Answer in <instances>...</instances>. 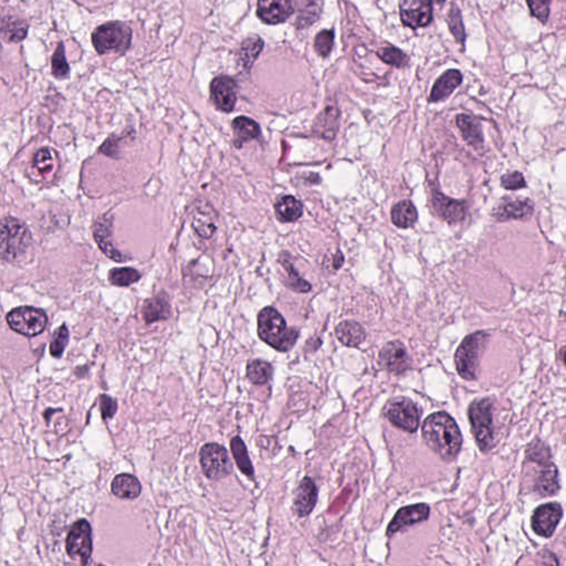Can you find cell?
Returning a JSON list of instances; mask_svg holds the SVG:
<instances>
[{
    "instance_id": "1",
    "label": "cell",
    "mask_w": 566,
    "mask_h": 566,
    "mask_svg": "<svg viewBox=\"0 0 566 566\" xmlns=\"http://www.w3.org/2000/svg\"><path fill=\"white\" fill-rule=\"evenodd\" d=\"M426 445L443 460L453 461L463 445V436L455 419L445 412L431 414L421 428Z\"/></svg>"
},
{
    "instance_id": "2",
    "label": "cell",
    "mask_w": 566,
    "mask_h": 566,
    "mask_svg": "<svg viewBox=\"0 0 566 566\" xmlns=\"http://www.w3.org/2000/svg\"><path fill=\"white\" fill-rule=\"evenodd\" d=\"M258 334L264 343L279 352H288L295 346L299 332L288 329L285 319L273 307H264L258 315Z\"/></svg>"
},
{
    "instance_id": "3",
    "label": "cell",
    "mask_w": 566,
    "mask_h": 566,
    "mask_svg": "<svg viewBox=\"0 0 566 566\" xmlns=\"http://www.w3.org/2000/svg\"><path fill=\"white\" fill-rule=\"evenodd\" d=\"M487 339L488 334L486 332L472 333L465 336L459 345L455 355V363L458 374L463 380H476Z\"/></svg>"
},
{
    "instance_id": "4",
    "label": "cell",
    "mask_w": 566,
    "mask_h": 566,
    "mask_svg": "<svg viewBox=\"0 0 566 566\" xmlns=\"http://www.w3.org/2000/svg\"><path fill=\"white\" fill-rule=\"evenodd\" d=\"M468 415L477 445L481 451L486 453L494 445V438L491 400L487 398L475 400L469 406Z\"/></svg>"
},
{
    "instance_id": "5",
    "label": "cell",
    "mask_w": 566,
    "mask_h": 566,
    "mask_svg": "<svg viewBox=\"0 0 566 566\" xmlns=\"http://www.w3.org/2000/svg\"><path fill=\"white\" fill-rule=\"evenodd\" d=\"M30 232L17 219L7 217L1 225V257L6 261H13L25 254L30 247Z\"/></svg>"
},
{
    "instance_id": "6",
    "label": "cell",
    "mask_w": 566,
    "mask_h": 566,
    "mask_svg": "<svg viewBox=\"0 0 566 566\" xmlns=\"http://www.w3.org/2000/svg\"><path fill=\"white\" fill-rule=\"evenodd\" d=\"M132 30L123 23H108L100 26L92 33V43L100 55L115 51L124 52L131 45Z\"/></svg>"
},
{
    "instance_id": "7",
    "label": "cell",
    "mask_w": 566,
    "mask_h": 566,
    "mask_svg": "<svg viewBox=\"0 0 566 566\" xmlns=\"http://www.w3.org/2000/svg\"><path fill=\"white\" fill-rule=\"evenodd\" d=\"M7 323L11 330L25 336L33 337L45 331L48 317L45 311L33 307H16L8 313Z\"/></svg>"
},
{
    "instance_id": "8",
    "label": "cell",
    "mask_w": 566,
    "mask_h": 566,
    "mask_svg": "<svg viewBox=\"0 0 566 566\" xmlns=\"http://www.w3.org/2000/svg\"><path fill=\"white\" fill-rule=\"evenodd\" d=\"M199 461L205 476L210 480H219L232 472V465L228 451L218 443L203 446L199 453Z\"/></svg>"
},
{
    "instance_id": "9",
    "label": "cell",
    "mask_w": 566,
    "mask_h": 566,
    "mask_svg": "<svg viewBox=\"0 0 566 566\" xmlns=\"http://www.w3.org/2000/svg\"><path fill=\"white\" fill-rule=\"evenodd\" d=\"M388 421L403 431L415 433L419 427V410L413 400L397 397L390 400L384 409Z\"/></svg>"
},
{
    "instance_id": "10",
    "label": "cell",
    "mask_w": 566,
    "mask_h": 566,
    "mask_svg": "<svg viewBox=\"0 0 566 566\" xmlns=\"http://www.w3.org/2000/svg\"><path fill=\"white\" fill-rule=\"evenodd\" d=\"M69 557L86 564L92 555V530L86 520H79L71 526L66 541Z\"/></svg>"
},
{
    "instance_id": "11",
    "label": "cell",
    "mask_w": 566,
    "mask_h": 566,
    "mask_svg": "<svg viewBox=\"0 0 566 566\" xmlns=\"http://www.w3.org/2000/svg\"><path fill=\"white\" fill-rule=\"evenodd\" d=\"M400 19L409 28L425 27L433 18L431 0H400Z\"/></svg>"
},
{
    "instance_id": "12",
    "label": "cell",
    "mask_w": 566,
    "mask_h": 566,
    "mask_svg": "<svg viewBox=\"0 0 566 566\" xmlns=\"http://www.w3.org/2000/svg\"><path fill=\"white\" fill-rule=\"evenodd\" d=\"M563 516V509L559 504H543L534 511L531 526L534 533L543 538H550Z\"/></svg>"
},
{
    "instance_id": "13",
    "label": "cell",
    "mask_w": 566,
    "mask_h": 566,
    "mask_svg": "<svg viewBox=\"0 0 566 566\" xmlns=\"http://www.w3.org/2000/svg\"><path fill=\"white\" fill-rule=\"evenodd\" d=\"M431 508L426 504H417L414 506H404L397 511V514L388 524L386 536H392L405 528L426 521L429 518Z\"/></svg>"
},
{
    "instance_id": "14",
    "label": "cell",
    "mask_w": 566,
    "mask_h": 566,
    "mask_svg": "<svg viewBox=\"0 0 566 566\" xmlns=\"http://www.w3.org/2000/svg\"><path fill=\"white\" fill-rule=\"evenodd\" d=\"M297 0H258V17L267 25H278L295 13Z\"/></svg>"
},
{
    "instance_id": "15",
    "label": "cell",
    "mask_w": 566,
    "mask_h": 566,
    "mask_svg": "<svg viewBox=\"0 0 566 566\" xmlns=\"http://www.w3.org/2000/svg\"><path fill=\"white\" fill-rule=\"evenodd\" d=\"M380 363L387 372L402 374L410 368L412 360L403 343L392 341L380 351Z\"/></svg>"
},
{
    "instance_id": "16",
    "label": "cell",
    "mask_w": 566,
    "mask_h": 566,
    "mask_svg": "<svg viewBox=\"0 0 566 566\" xmlns=\"http://www.w3.org/2000/svg\"><path fill=\"white\" fill-rule=\"evenodd\" d=\"M210 96L217 108L230 113L234 110L237 102V86L234 81L230 77H217L210 84Z\"/></svg>"
},
{
    "instance_id": "17",
    "label": "cell",
    "mask_w": 566,
    "mask_h": 566,
    "mask_svg": "<svg viewBox=\"0 0 566 566\" xmlns=\"http://www.w3.org/2000/svg\"><path fill=\"white\" fill-rule=\"evenodd\" d=\"M533 203L530 199L504 198L494 212V218L498 222L506 220H528L533 215Z\"/></svg>"
},
{
    "instance_id": "18",
    "label": "cell",
    "mask_w": 566,
    "mask_h": 566,
    "mask_svg": "<svg viewBox=\"0 0 566 566\" xmlns=\"http://www.w3.org/2000/svg\"><path fill=\"white\" fill-rule=\"evenodd\" d=\"M433 203L438 215L449 224L461 222L465 218L467 213V204L465 202L449 198L439 191H434Z\"/></svg>"
},
{
    "instance_id": "19",
    "label": "cell",
    "mask_w": 566,
    "mask_h": 566,
    "mask_svg": "<svg viewBox=\"0 0 566 566\" xmlns=\"http://www.w3.org/2000/svg\"><path fill=\"white\" fill-rule=\"evenodd\" d=\"M94 236L98 247L110 259L118 262L125 261L126 258L122 256L112 242V219L103 216L96 220L94 227Z\"/></svg>"
},
{
    "instance_id": "20",
    "label": "cell",
    "mask_w": 566,
    "mask_h": 566,
    "mask_svg": "<svg viewBox=\"0 0 566 566\" xmlns=\"http://www.w3.org/2000/svg\"><path fill=\"white\" fill-rule=\"evenodd\" d=\"M317 500V489L310 478L303 479L295 491V511L298 516H307L312 512Z\"/></svg>"
},
{
    "instance_id": "21",
    "label": "cell",
    "mask_w": 566,
    "mask_h": 566,
    "mask_svg": "<svg viewBox=\"0 0 566 566\" xmlns=\"http://www.w3.org/2000/svg\"><path fill=\"white\" fill-rule=\"evenodd\" d=\"M463 76L458 70H449L443 73L441 78L436 81L431 90L429 101H441L443 98H448L455 89L460 86Z\"/></svg>"
},
{
    "instance_id": "22",
    "label": "cell",
    "mask_w": 566,
    "mask_h": 566,
    "mask_svg": "<svg viewBox=\"0 0 566 566\" xmlns=\"http://www.w3.org/2000/svg\"><path fill=\"white\" fill-rule=\"evenodd\" d=\"M541 465V471L536 480V491L543 497L554 496L560 490L557 468L551 461Z\"/></svg>"
},
{
    "instance_id": "23",
    "label": "cell",
    "mask_w": 566,
    "mask_h": 566,
    "mask_svg": "<svg viewBox=\"0 0 566 566\" xmlns=\"http://www.w3.org/2000/svg\"><path fill=\"white\" fill-rule=\"evenodd\" d=\"M111 491L120 499H136L141 494L142 485L139 479L130 473H121L112 480Z\"/></svg>"
},
{
    "instance_id": "24",
    "label": "cell",
    "mask_w": 566,
    "mask_h": 566,
    "mask_svg": "<svg viewBox=\"0 0 566 566\" xmlns=\"http://www.w3.org/2000/svg\"><path fill=\"white\" fill-rule=\"evenodd\" d=\"M205 203L202 206H197L193 215V228L198 236L208 239L216 232V218L214 212L210 207H205Z\"/></svg>"
},
{
    "instance_id": "25",
    "label": "cell",
    "mask_w": 566,
    "mask_h": 566,
    "mask_svg": "<svg viewBox=\"0 0 566 566\" xmlns=\"http://www.w3.org/2000/svg\"><path fill=\"white\" fill-rule=\"evenodd\" d=\"M337 339L345 346L355 348L362 344L366 337L364 327L355 321H343L335 329Z\"/></svg>"
},
{
    "instance_id": "26",
    "label": "cell",
    "mask_w": 566,
    "mask_h": 566,
    "mask_svg": "<svg viewBox=\"0 0 566 566\" xmlns=\"http://www.w3.org/2000/svg\"><path fill=\"white\" fill-rule=\"evenodd\" d=\"M232 129H234V144L237 147H242V144L257 139L260 135L259 124L246 116L234 118L232 122Z\"/></svg>"
},
{
    "instance_id": "27",
    "label": "cell",
    "mask_w": 566,
    "mask_h": 566,
    "mask_svg": "<svg viewBox=\"0 0 566 566\" xmlns=\"http://www.w3.org/2000/svg\"><path fill=\"white\" fill-rule=\"evenodd\" d=\"M457 125L463 133V139L467 143L470 144L473 147H480L483 143L482 130L480 123L476 118L471 116L460 114L457 116Z\"/></svg>"
},
{
    "instance_id": "28",
    "label": "cell",
    "mask_w": 566,
    "mask_h": 566,
    "mask_svg": "<svg viewBox=\"0 0 566 566\" xmlns=\"http://www.w3.org/2000/svg\"><path fill=\"white\" fill-rule=\"evenodd\" d=\"M276 216L281 222H297L303 214V206L293 196H285L275 206Z\"/></svg>"
},
{
    "instance_id": "29",
    "label": "cell",
    "mask_w": 566,
    "mask_h": 566,
    "mask_svg": "<svg viewBox=\"0 0 566 566\" xmlns=\"http://www.w3.org/2000/svg\"><path fill=\"white\" fill-rule=\"evenodd\" d=\"M418 214L413 203L402 200L392 209V222L398 228H409L417 222Z\"/></svg>"
},
{
    "instance_id": "30",
    "label": "cell",
    "mask_w": 566,
    "mask_h": 566,
    "mask_svg": "<svg viewBox=\"0 0 566 566\" xmlns=\"http://www.w3.org/2000/svg\"><path fill=\"white\" fill-rule=\"evenodd\" d=\"M142 313H143L144 321L149 324V323L157 322L161 319H169L171 315V307H169L166 299L157 297L146 301Z\"/></svg>"
},
{
    "instance_id": "31",
    "label": "cell",
    "mask_w": 566,
    "mask_h": 566,
    "mask_svg": "<svg viewBox=\"0 0 566 566\" xmlns=\"http://www.w3.org/2000/svg\"><path fill=\"white\" fill-rule=\"evenodd\" d=\"M230 448H232V455H234V461H236L240 471L244 475H246L248 478H254V465L250 461L247 447L244 445L242 438L238 437V436L232 438V441H230Z\"/></svg>"
},
{
    "instance_id": "32",
    "label": "cell",
    "mask_w": 566,
    "mask_h": 566,
    "mask_svg": "<svg viewBox=\"0 0 566 566\" xmlns=\"http://www.w3.org/2000/svg\"><path fill=\"white\" fill-rule=\"evenodd\" d=\"M279 261L282 267L285 268V271H287L288 281L285 282V285H287L289 289L293 290V291L295 292H301V293H305V292H309L310 290H311V285H310L309 282L305 281V280L300 277L297 270L293 267V264H292L291 260H290L289 254L282 252V254H280Z\"/></svg>"
},
{
    "instance_id": "33",
    "label": "cell",
    "mask_w": 566,
    "mask_h": 566,
    "mask_svg": "<svg viewBox=\"0 0 566 566\" xmlns=\"http://www.w3.org/2000/svg\"><path fill=\"white\" fill-rule=\"evenodd\" d=\"M262 48H264V41L259 37H250L242 43L239 50V62L246 70L251 68Z\"/></svg>"
},
{
    "instance_id": "34",
    "label": "cell",
    "mask_w": 566,
    "mask_h": 566,
    "mask_svg": "<svg viewBox=\"0 0 566 566\" xmlns=\"http://www.w3.org/2000/svg\"><path fill=\"white\" fill-rule=\"evenodd\" d=\"M28 31L27 23L18 18L5 17L3 18V35L8 41L11 43H19L23 40Z\"/></svg>"
},
{
    "instance_id": "35",
    "label": "cell",
    "mask_w": 566,
    "mask_h": 566,
    "mask_svg": "<svg viewBox=\"0 0 566 566\" xmlns=\"http://www.w3.org/2000/svg\"><path fill=\"white\" fill-rule=\"evenodd\" d=\"M272 372L273 368L271 364L264 361L254 360L248 363L247 378L256 385H262L269 382L272 378Z\"/></svg>"
},
{
    "instance_id": "36",
    "label": "cell",
    "mask_w": 566,
    "mask_h": 566,
    "mask_svg": "<svg viewBox=\"0 0 566 566\" xmlns=\"http://www.w3.org/2000/svg\"><path fill=\"white\" fill-rule=\"evenodd\" d=\"M33 165L37 173L43 176L52 174L56 167L55 153L49 149H39L33 157Z\"/></svg>"
},
{
    "instance_id": "37",
    "label": "cell",
    "mask_w": 566,
    "mask_h": 566,
    "mask_svg": "<svg viewBox=\"0 0 566 566\" xmlns=\"http://www.w3.org/2000/svg\"><path fill=\"white\" fill-rule=\"evenodd\" d=\"M140 278L141 273L132 268H115L108 273V279L116 287H128L134 282L139 281Z\"/></svg>"
},
{
    "instance_id": "38",
    "label": "cell",
    "mask_w": 566,
    "mask_h": 566,
    "mask_svg": "<svg viewBox=\"0 0 566 566\" xmlns=\"http://www.w3.org/2000/svg\"><path fill=\"white\" fill-rule=\"evenodd\" d=\"M51 68H52L53 76L56 77L57 79H64L69 76L70 69H69L68 62H67L64 45L62 43H59L56 51L53 53Z\"/></svg>"
},
{
    "instance_id": "39",
    "label": "cell",
    "mask_w": 566,
    "mask_h": 566,
    "mask_svg": "<svg viewBox=\"0 0 566 566\" xmlns=\"http://www.w3.org/2000/svg\"><path fill=\"white\" fill-rule=\"evenodd\" d=\"M69 342V331L66 325L59 327L50 343V354L53 358H60Z\"/></svg>"
},
{
    "instance_id": "40",
    "label": "cell",
    "mask_w": 566,
    "mask_h": 566,
    "mask_svg": "<svg viewBox=\"0 0 566 566\" xmlns=\"http://www.w3.org/2000/svg\"><path fill=\"white\" fill-rule=\"evenodd\" d=\"M449 28L451 33L455 35V40L459 43L463 45L465 39V28H463V19H461V13L459 11L457 6H451V11L448 16Z\"/></svg>"
},
{
    "instance_id": "41",
    "label": "cell",
    "mask_w": 566,
    "mask_h": 566,
    "mask_svg": "<svg viewBox=\"0 0 566 566\" xmlns=\"http://www.w3.org/2000/svg\"><path fill=\"white\" fill-rule=\"evenodd\" d=\"M334 111L335 110H333L332 108H327L317 118V123H315V131L319 132V135L323 136L324 139H327V124L330 125L333 131L336 130L337 113Z\"/></svg>"
},
{
    "instance_id": "42",
    "label": "cell",
    "mask_w": 566,
    "mask_h": 566,
    "mask_svg": "<svg viewBox=\"0 0 566 566\" xmlns=\"http://www.w3.org/2000/svg\"><path fill=\"white\" fill-rule=\"evenodd\" d=\"M378 55L383 61H385L392 66L398 67V68L405 66L407 63V57L404 55L403 51H400L397 48H392V47L383 48L378 51Z\"/></svg>"
},
{
    "instance_id": "43",
    "label": "cell",
    "mask_w": 566,
    "mask_h": 566,
    "mask_svg": "<svg viewBox=\"0 0 566 566\" xmlns=\"http://www.w3.org/2000/svg\"><path fill=\"white\" fill-rule=\"evenodd\" d=\"M333 41H334L333 30H323L317 33L315 43V48L317 55L321 57L329 56L331 49H332Z\"/></svg>"
},
{
    "instance_id": "44",
    "label": "cell",
    "mask_w": 566,
    "mask_h": 566,
    "mask_svg": "<svg viewBox=\"0 0 566 566\" xmlns=\"http://www.w3.org/2000/svg\"><path fill=\"white\" fill-rule=\"evenodd\" d=\"M528 458L538 465L550 463V449L542 441H534L526 453Z\"/></svg>"
},
{
    "instance_id": "45",
    "label": "cell",
    "mask_w": 566,
    "mask_h": 566,
    "mask_svg": "<svg viewBox=\"0 0 566 566\" xmlns=\"http://www.w3.org/2000/svg\"><path fill=\"white\" fill-rule=\"evenodd\" d=\"M532 16L538 21L545 23L549 19L551 0H526Z\"/></svg>"
},
{
    "instance_id": "46",
    "label": "cell",
    "mask_w": 566,
    "mask_h": 566,
    "mask_svg": "<svg viewBox=\"0 0 566 566\" xmlns=\"http://www.w3.org/2000/svg\"><path fill=\"white\" fill-rule=\"evenodd\" d=\"M319 8H321V5L317 6V1L311 0L309 5L303 8V9H305V11H302L303 13L299 16V21H298L299 28H303L305 26L307 27V26L315 23L317 17H319V13H321V9H319Z\"/></svg>"
},
{
    "instance_id": "47",
    "label": "cell",
    "mask_w": 566,
    "mask_h": 566,
    "mask_svg": "<svg viewBox=\"0 0 566 566\" xmlns=\"http://www.w3.org/2000/svg\"><path fill=\"white\" fill-rule=\"evenodd\" d=\"M501 186L509 189V191H516V189L524 188L526 184L523 175L520 171H514V173L501 177Z\"/></svg>"
},
{
    "instance_id": "48",
    "label": "cell",
    "mask_w": 566,
    "mask_h": 566,
    "mask_svg": "<svg viewBox=\"0 0 566 566\" xmlns=\"http://www.w3.org/2000/svg\"><path fill=\"white\" fill-rule=\"evenodd\" d=\"M100 407H101L103 419H108V418L113 417L114 414L116 413L118 403L110 396L101 395L100 396Z\"/></svg>"
},
{
    "instance_id": "49",
    "label": "cell",
    "mask_w": 566,
    "mask_h": 566,
    "mask_svg": "<svg viewBox=\"0 0 566 566\" xmlns=\"http://www.w3.org/2000/svg\"><path fill=\"white\" fill-rule=\"evenodd\" d=\"M343 261H344V257H343L342 252H337L336 256L334 257L335 269H339V268L342 267Z\"/></svg>"
},
{
    "instance_id": "50",
    "label": "cell",
    "mask_w": 566,
    "mask_h": 566,
    "mask_svg": "<svg viewBox=\"0 0 566 566\" xmlns=\"http://www.w3.org/2000/svg\"><path fill=\"white\" fill-rule=\"evenodd\" d=\"M563 361H564V363H565V364H566V349H565V350H564V352H563Z\"/></svg>"
},
{
    "instance_id": "51",
    "label": "cell",
    "mask_w": 566,
    "mask_h": 566,
    "mask_svg": "<svg viewBox=\"0 0 566 566\" xmlns=\"http://www.w3.org/2000/svg\"><path fill=\"white\" fill-rule=\"evenodd\" d=\"M434 1H436V3H437V4H441V3H443V1H445V0H434Z\"/></svg>"
}]
</instances>
